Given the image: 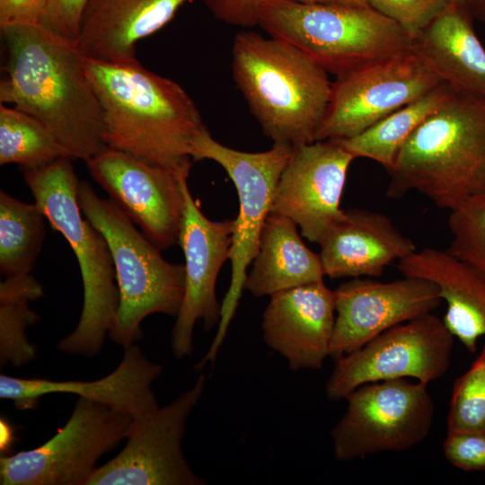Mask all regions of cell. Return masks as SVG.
I'll list each match as a JSON object with an SVG mask.
<instances>
[{
	"label": "cell",
	"instance_id": "6da1fadb",
	"mask_svg": "<svg viewBox=\"0 0 485 485\" xmlns=\"http://www.w3.org/2000/svg\"><path fill=\"white\" fill-rule=\"evenodd\" d=\"M1 31L7 54L1 103L43 123L70 158L86 162L106 147L102 109L76 41L42 24Z\"/></svg>",
	"mask_w": 485,
	"mask_h": 485
},
{
	"label": "cell",
	"instance_id": "7a4b0ae2",
	"mask_svg": "<svg viewBox=\"0 0 485 485\" xmlns=\"http://www.w3.org/2000/svg\"><path fill=\"white\" fill-rule=\"evenodd\" d=\"M84 62L102 109L106 146L189 175L192 145L207 128L185 90L137 58Z\"/></svg>",
	"mask_w": 485,
	"mask_h": 485
},
{
	"label": "cell",
	"instance_id": "3957f363",
	"mask_svg": "<svg viewBox=\"0 0 485 485\" xmlns=\"http://www.w3.org/2000/svg\"><path fill=\"white\" fill-rule=\"evenodd\" d=\"M387 172L388 198L416 191L449 211L485 190V99L453 89Z\"/></svg>",
	"mask_w": 485,
	"mask_h": 485
},
{
	"label": "cell",
	"instance_id": "277c9868",
	"mask_svg": "<svg viewBox=\"0 0 485 485\" xmlns=\"http://www.w3.org/2000/svg\"><path fill=\"white\" fill-rule=\"evenodd\" d=\"M329 73L294 45L241 31L232 75L265 136L292 146L314 142L331 91Z\"/></svg>",
	"mask_w": 485,
	"mask_h": 485
},
{
	"label": "cell",
	"instance_id": "5b68a950",
	"mask_svg": "<svg viewBox=\"0 0 485 485\" xmlns=\"http://www.w3.org/2000/svg\"><path fill=\"white\" fill-rule=\"evenodd\" d=\"M24 181L50 225L67 241L77 260L84 288L75 329L57 343L60 351L97 355L113 326L119 290L109 244L86 218L78 201L80 181L70 157L23 171Z\"/></svg>",
	"mask_w": 485,
	"mask_h": 485
},
{
	"label": "cell",
	"instance_id": "8992f818",
	"mask_svg": "<svg viewBox=\"0 0 485 485\" xmlns=\"http://www.w3.org/2000/svg\"><path fill=\"white\" fill-rule=\"evenodd\" d=\"M84 217L106 239L113 259L119 305L108 336L124 348L143 337L141 323L154 313L177 316L185 287L184 264L168 262L161 251L110 198L80 181Z\"/></svg>",
	"mask_w": 485,
	"mask_h": 485
},
{
	"label": "cell",
	"instance_id": "52a82bcc",
	"mask_svg": "<svg viewBox=\"0 0 485 485\" xmlns=\"http://www.w3.org/2000/svg\"><path fill=\"white\" fill-rule=\"evenodd\" d=\"M259 26L336 76L413 48V39L370 5L283 0L263 13Z\"/></svg>",
	"mask_w": 485,
	"mask_h": 485
},
{
	"label": "cell",
	"instance_id": "ba28073f",
	"mask_svg": "<svg viewBox=\"0 0 485 485\" xmlns=\"http://www.w3.org/2000/svg\"><path fill=\"white\" fill-rule=\"evenodd\" d=\"M294 146L274 143L264 152H243L228 147L212 137L206 129L194 141L190 155L194 161L211 160L218 163L234 184L239 212L234 219L230 249L232 266L229 288L221 304L218 328L207 352L198 363L203 367L214 363L233 320L244 283L247 268L253 261L266 219L271 212L275 190L289 161Z\"/></svg>",
	"mask_w": 485,
	"mask_h": 485
},
{
	"label": "cell",
	"instance_id": "9c48e42d",
	"mask_svg": "<svg viewBox=\"0 0 485 485\" xmlns=\"http://www.w3.org/2000/svg\"><path fill=\"white\" fill-rule=\"evenodd\" d=\"M345 414L331 432L339 462L381 452H400L429 434L434 403L428 384L406 378L368 383L347 397Z\"/></svg>",
	"mask_w": 485,
	"mask_h": 485
},
{
	"label": "cell",
	"instance_id": "30bf717a",
	"mask_svg": "<svg viewBox=\"0 0 485 485\" xmlns=\"http://www.w3.org/2000/svg\"><path fill=\"white\" fill-rule=\"evenodd\" d=\"M133 418L78 397L55 436L40 446L0 458L2 485H84L98 460L125 439Z\"/></svg>",
	"mask_w": 485,
	"mask_h": 485
},
{
	"label": "cell",
	"instance_id": "8fae6325",
	"mask_svg": "<svg viewBox=\"0 0 485 485\" xmlns=\"http://www.w3.org/2000/svg\"><path fill=\"white\" fill-rule=\"evenodd\" d=\"M454 337L432 313L396 325L335 359L325 393L340 401L368 383L413 378L428 384L445 375Z\"/></svg>",
	"mask_w": 485,
	"mask_h": 485
},
{
	"label": "cell",
	"instance_id": "7c38bea8",
	"mask_svg": "<svg viewBox=\"0 0 485 485\" xmlns=\"http://www.w3.org/2000/svg\"><path fill=\"white\" fill-rule=\"evenodd\" d=\"M443 83L413 48L337 75L314 141L357 136Z\"/></svg>",
	"mask_w": 485,
	"mask_h": 485
},
{
	"label": "cell",
	"instance_id": "4fadbf2b",
	"mask_svg": "<svg viewBox=\"0 0 485 485\" xmlns=\"http://www.w3.org/2000/svg\"><path fill=\"white\" fill-rule=\"evenodd\" d=\"M206 377L171 403L133 419L126 445L110 461L97 467L84 485H202L181 447L188 418L201 398Z\"/></svg>",
	"mask_w": 485,
	"mask_h": 485
},
{
	"label": "cell",
	"instance_id": "5bb4252c",
	"mask_svg": "<svg viewBox=\"0 0 485 485\" xmlns=\"http://www.w3.org/2000/svg\"><path fill=\"white\" fill-rule=\"evenodd\" d=\"M85 163L92 178L160 251L178 244L184 208L181 181L189 175L110 146Z\"/></svg>",
	"mask_w": 485,
	"mask_h": 485
},
{
	"label": "cell",
	"instance_id": "9a60e30c",
	"mask_svg": "<svg viewBox=\"0 0 485 485\" xmlns=\"http://www.w3.org/2000/svg\"><path fill=\"white\" fill-rule=\"evenodd\" d=\"M181 181L184 208L178 244L184 254V295L172 330V349L177 359L191 354L193 331L198 320L206 331L219 323L221 304L216 283L229 260L234 220L212 221L201 211L188 186Z\"/></svg>",
	"mask_w": 485,
	"mask_h": 485
},
{
	"label": "cell",
	"instance_id": "2e32d148",
	"mask_svg": "<svg viewBox=\"0 0 485 485\" xmlns=\"http://www.w3.org/2000/svg\"><path fill=\"white\" fill-rule=\"evenodd\" d=\"M354 159L339 139L294 146L278 180L271 212L292 219L303 236L319 243L344 215L340 200Z\"/></svg>",
	"mask_w": 485,
	"mask_h": 485
},
{
	"label": "cell",
	"instance_id": "e0dca14e",
	"mask_svg": "<svg viewBox=\"0 0 485 485\" xmlns=\"http://www.w3.org/2000/svg\"><path fill=\"white\" fill-rule=\"evenodd\" d=\"M334 291L336 316L330 346L334 360L396 325L432 313L442 302L436 285L416 277L390 282L355 278Z\"/></svg>",
	"mask_w": 485,
	"mask_h": 485
},
{
	"label": "cell",
	"instance_id": "ac0fdd59",
	"mask_svg": "<svg viewBox=\"0 0 485 485\" xmlns=\"http://www.w3.org/2000/svg\"><path fill=\"white\" fill-rule=\"evenodd\" d=\"M335 316V291L323 279L284 290L265 308L263 340L290 369H319L330 356Z\"/></svg>",
	"mask_w": 485,
	"mask_h": 485
},
{
	"label": "cell",
	"instance_id": "d6986e66",
	"mask_svg": "<svg viewBox=\"0 0 485 485\" xmlns=\"http://www.w3.org/2000/svg\"><path fill=\"white\" fill-rule=\"evenodd\" d=\"M162 372L161 365L148 359L133 344L124 348L122 360L114 371L95 381H53L1 375L0 398L13 401L18 410H32L44 395L75 394L137 419L159 408L152 384Z\"/></svg>",
	"mask_w": 485,
	"mask_h": 485
},
{
	"label": "cell",
	"instance_id": "ffe728a7",
	"mask_svg": "<svg viewBox=\"0 0 485 485\" xmlns=\"http://www.w3.org/2000/svg\"><path fill=\"white\" fill-rule=\"evenodd\" d=\"M318 244L324 275L331 278L380 277L388 265L417 250L387 216L365 209L345 211Z\"/></svg>",
	"mask_w": 485,
	"mask_h": 485
},
{
	"label": "cell",
	"instance_id": "44dd1931",
	"mask_svg": "<svg viewBox=\"0 0 485 485\" xmlns=\"http://www.w3.org/2000/svg\"><path fill=\"white\" fill-rule=\"evenodd\" d=\"M190 0H89L76 40L85 57L118 63L136 58L137 41L167 24Z\"/></svg>",
	"mask_w": 485,
	"mask_h": 485
},
{
	"label": "cell",
	"instance_id": "7402d4cb",
	"mask_svg": "<svg viewBox=\"0 0 485 485\" xmlns=\"http://www.w3.org/2000/svg\"><path fill=\"white\" fill-rule=\"evenodd\" d=\"M407 277L432 282L446 302L443 322L470 352L485 336V275L447 250L425 247L397 262Z\"/></svg>",
	"mask_w": 485,
	"mask_h": 485
},
{
	"label": "cell",
	"instance_id": "603a6c76",
	"mask_svg": "<svg viewBox=\"0 0 485 485\" xmlns=\"http://www.w3.org/2000/svg\"><path fill=\"white\" fill-rule=\"evenodd\" d=\"M473 21L448 3L413 40V50L454 90L485 99V48Z\"/></svg>",
	"mask_w": 485,
	"mask_h": 485
},
{
	"label": "cell",
	"instance_id": "cb8c5ba5",
	"mask_svg": "<svg viewBox=\"0 0 485 485\" xmlns=\"http://www.w3.org/2000/svg\"><path fill=\"white\" fill-rule=\"evenodd\" d=\"M324 276L320 255L304 243L297 225L286 216L270 212L244 289L255 296H270L322 280Z\"/></svg>",
	"mask_w": 485,
	"mask_h": 485
},
{
	"label": "cell",
	"instance_id": "d4e9b609",
	"mask_svg": "<svg viewBox=\"0 0 485 485\" xmlns=\"http://www.w3.org/2000/svg\"><path fill=\"white\" fill-rule=\"evenodd\" d=\"M453 88L443 83L412 102L392 112L357 136L339 139L356 158H366L389 172L410 135L447 99Z\"/></svg>",
	"mask_w": 485,
	"mask_h": 485
},
{
	"label": "cell",
	"instance_id": "484cf974",
	"mask_svg": "<svg viewBox=\"0 0 485 485\" xmlns=\"http://www.w3.org/2000/svg\"><path fill=\"white\" fill-rule=\"evenodd\" d=\"M46 216L34 201L0 192V271L4 277L31 272L45 237Z\"/></svg>",
	"mask_w": 485,
	"mask_h": 485
},
{
	"label": "cell",
	"instance_id": "4316f807",
	"mask_svg": "<svg viewBox=\"0 0 485 485\" xmlns=\"http://www.w3.org/2000/svg\"><path fill=\"white\" fill-rule=\"evenodd\" d=\"M44 290L31 274L5 277L0 282V364L21 367L35 359L37 351L26 330L40 316L30 308V301L43 296Z\"/></svg>",
	"mask_w": 485,
	"mask_h": 485
},
{
	"label": "cell",
	"instance_id": "83f0119b",
	"mask_svg": "<svg viewBox=\"0 0 485 485\" xmlns=\"http://www.w3.org/2000/svg\"><path fill=\"white\" fill-rule=\"evenodd\" d=\"M68 156L54 134L32 116L0 105V164L14 163L23 171ZM69 157V156H68Z\"/></svg>",
	"mask_w": 485,
	"mask_h": 485
},
{
	"label": "cell",
	"instance_id": "f1b7e54d",
	"mask_svg": "<svg viewBox=\"0 0 485 485\" xmlns=\"http://www.w3.org/2000/svg\"><path fill=\"white\" fill-rule=\"evenodd\" d=\"M447 432H485V346L453 386Z\"/></svg>",
	"mask_w": 485,
	"mask_h": 485
},
{
	"label": "cell",
	"instance_id": "f546056e",
	"mask_svg": "<svg viewBox=\"0 0 485 485\" xmlns=\"http://www.w3.org/2000/svg\"><path fill=\"white\" fill-rule=\"evenodd\" d=\"M448 227L452 241L446 250L485 275V190L450 210Z\"/></svg>",
	"mask_w": 485,
	"mask_h": 485
},
{
	"label": "cell",
	"instance_id": "4dcf8cb0",
	"mask_svg": "<svg viewBox=\"0 0 485 485\" xmlns=\"http://www.w3.org/2000/svg\"><path fill=\"white\" fill-rule=\"evenodd\" d=\"M447 4V0H369L372 8L397 22L413 40Z\"/></svg>",
	"mask_w": 485,
	"mask_h": 485
},
{
	"label": "cell",
	"instance_id": "1f68e13d",
	"mask_svg": "<svg viewBox=\"0 0 485 485\" xmlns=\"http://www.w3.org/2000/svg\"><path fill=\"white\" fill-rule=\"evenodd\" d=\"M443 453L458 469L485 471V432H447Z\"/></svg>",
	"mask_w": 485,
	"mask_h": 485
},
{
	"label": "cell",
	"instance_id": "d6a6232c",
	"mask_svg": "<svg viewBox=\"0 0 485 485\" xmlns=\"http://www.w3.org/2000/svg\"><path fill=\"white\" fill-rule=\"evenodd\" d=\"M283 0H204L219 20L244 28L258 25L263 13Z\"/></svg>",
	"mask_w": 485,
	"mask_h": 485
},
{
	"label": "cell",
	"instance_id": "836d02e7",
	"mask_svg": "<svg viewBox=\"0 0 485 485\" xmlns=\"http://www.w3.org/2000/svg\"><path fill=\"white\" fill-rule=\"evenodd\" d=\"M89 0H48L41 24L68 40L76 41L81 18Z\"/></svg>",
	"mask_w": 485,
	"mask_h": 485
},
{
	"label": "cell",
	"instance_id": "e575fe53",
	"mask_svg": "<svg viewBox=\"0 0 485 485\" xmlns=\"http://www.w3.org/2000/svg\"><path fill=\"white\" fill-rule=\"evenodd\" d=\"M48 0H0V28L41 24Z\"/></svg>",
	"mask_w": 485,
	"mask_h": 485
},
{
	"label": "cell",
	"instance_id": "d590c367",
	"mask_svg": "<svg viewBox=\"0 0 485 485\" xmlns=\"http://www.w3.org/2000/svg\"><path fill=\"white\" fill-rule=\"evenodd\" d=\"M464 12L473 20L485 22V0H447Z\"/></svg>",
	"mask_w": 485,
	"mask_h": 485
},
{
	"label": "cell",
	"instance_id": "8d00e7d4",
	"mask_svg": "<svg viewBox=\"0 0 485 485\" xmlns=\"http://www.w3.org/2000/svg\"><path fill=\"white\" fill-rule=\"evenodd\" d=\"M0 429H1V439L0 445L1 451L4 452L11 447L13 441V430L12 429L11 425L6 422V420L1 418L0 421Z\"/></svg>",
	"mask_w": 485,
	"mask_h": 485
},
{
	"label": "cell",
	"instance_id": "74e56055",
	"mask_svg": "<svg viewBox=\"0 0 485 485\" xmlns=\"http://www.w3.org/2000/svg\"><path fill=\"white\" fill-rule=\"evenodd\" d=\"M299 4H354L348 0H288Z\"/></svg>",
	"mask_w": 485,
	"mask_h": 485
},
{
	"label": "cell",
	"instance_id": "f35d334b",
	"mask_svg": "<svg viewBox=\"0 0 485 485\" xmlns=\"http://www.w3.org/2000/svg\"><path fill=\"white\" fill-rule=\"evenodd\" d=\"M348 1L357 5H369V0H348Z\"/></svg>",
	"mask_w": 485,
	"mask_h": 485
}]
</instances>
